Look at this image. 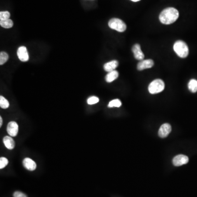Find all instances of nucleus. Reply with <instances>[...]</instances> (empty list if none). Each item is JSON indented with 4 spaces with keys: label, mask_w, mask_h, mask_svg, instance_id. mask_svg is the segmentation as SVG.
Here are the masks:
<instances>
[{
    "label": "nucleus",
    "mask_w": 197,
    "mask_h": 197,
    "mask_svg": "<svg viewBox=\"0 0 197 197\" xmlns=\"http://www.w3.org/2000/svg\"><path fill=\"white\" fill-rule=\"evenodd\" d=\"M179 13L176 8L169 7L163 10L160 15V20L162 23L169 25L174 23L178 19Z\"/></svg>",
    "instance_id": "nucleus-1"
},
{
    "label": "nucleus",
    "mask_w": 197,
    "mask_h": 197,
    "mask_svg": "<svg viewBox=\"0 0 197 197\" xmlns=\"http://www.w3.org/2000/svg\"><path fill=\"white\" fill-rule=\"evenodd\" d=\"M174 51L179 57L185 58L189 54V49L187 44L182 41H177L174 43Z\"/></svg>",
    "instance_id": "nucleus-2"
},
{
    "label": "nucleus",
    "mask_w": 197,
    "mask_h": 197,
    "mask_svg": "<svg viewBox=\"0 0 197 197\" xmlns=\"http://www.w3.org/2000/svg\"><path fill=\"white\" fill-rule=\"evenodd\" d=\"M165 88L164 82L160 79L155 80L148 86V91L151 94H157L162 92Z\"/></svg>",
    "instance_id": "nucleus-3"
},
{
    "label": "nucleus",
    "mask_w": 197,
    "mask_h": 197,
    "mask_svg": "<svg viewBox=\"0 0 197 197\" xmlns=\"http://www.w3.org/2000/svg\"><path fill=\"white\" fill-rule=\"evenodd\" d=\"M108 26L111 28L118 32H124L127 28V25L125 22L118 18L111 19L108 21Z\"/></svg>",
    "instance_id": "nucleus-4"
},
{
    "label": "nucleus",
    "mask_w": 197,
    "mask_h": 197,
    "mask_svg": "<svg viewBox=\"0 0 197 197\" xmlns=\"http://www.w3.org/2000/svg\"><path fill=\"white\" fill-rule=\"evenodd\" d=\"M189 161L187 156L183 155H176L173 158V163L175 166L179 167L184 164H187Z\"/></svg>",
    "instance_id": "nucleus-5"
},
{
    "label": "nucleus",
    "mask_w": 197,
    "mask_h": 197,
    "mask_svg": "<svg viewBox=\"0 0 197 197\" xmlns=\"http://www.w3.org/2000/svg\"><path fill=\"white\" fill-rule=\"evenodd\" d=\"M17 55L19 60L23 62H26L29 59L28 50L24 46L19 47L17 50Z\"/></svg>",
    "instance_id": "nucleus-6"
},
{
    "label": "nucleus",
    "mask_w": 197,
    "mask_h": 197,
    "mask_svg": "<svg viewBox=\"0 0 197 197\" xmlns=\"http://www.w3.org/2000/svg\"><path fill=\"white\" fill-rule=\"evenodd\" d=\"M171 131V127L168 123H165L160 127L158 135L160 138H164L168 136Z\"/></svg>",
    "instance_id": "nucleus-7"
},
{
    "label": "nucleus",
    "mask_w": 197,
    "mask_h": 197,
    "mask_svg": "<svg viewBox=\"0 0 197 197\" xmlns=\"http://www.w3.org/2000/svg\"><path fill=\"white\" fill-rule=\"evenodd\" d=\"M154 65V61L151 59L148 60H143L140 61L137 65V68L139 71H142L146 69L152 68Z\"/></svg>",
    "instance_id": "nucleus-8"
},
{
    "label": "nucleus",
    "mask_w": 197,
    "mask_h": 197,
    "mask_svg": "<svg viewBox=\"0 0 197 197\" xmlns=\"http://www.w3.org/2000/svg\"><path fill=\"white\" fill-rule=\"evenodd\" d=\"M18 125L15 122H10L7 125V131L10 136H15L18 133Z\"/></svg>",
    "instance_id": "nucleus-9"
},
{
    "label": "nucleus",
    "mask_w": 197,
    "mask_h": 197,
    "mask_svg": "<svg viewBox=\"0 0 197 197\" xmlns=\"http://www.w3.org/2000/svg\"><path fill=\"white\" fill-rule=\"evenodd\" d=\"M132 51L134 54V57L135 59L138 60H143L144 59V54L142 52L140 45L139 44H135L132 48Z\"/></svg>",
    "instance_id": "nucleus-10"
},
{
    "label": "nucleus",
    "mask_w": 197,
    "mask_h": 197,
    "mask_svg": "<svg viewBox=\"0 0 197 197\" xmlns=\"http://www.w3.org/2000/svg\"><path fill=\"white\" fill-rule=\"evenodd\" d=\"M23 165L26 169L30 171H33L36 168V164L33 160L26 158L23 160Z\"/></svg>",
    "instance_id": "nucleus-11"
},
{
    "label": "nucleus",
    "mask_w": 197,
    "mask_h": 197,
    "mask_svg": "<svg viewBox=\"0 0 197 197\" xmlns=\"http://www.w3.org/2000/svg\"><path fill=\"white\" fill-rule=\"evenodd\" d=\"M118 66V62L117 60H112L106 63L103 65V68L106 71L110 72L112 71L115 70V69L117 68Z\"/></svg>",
    "instance_id": "nucleus-12"
},
{
    "label": "nucleus",
    "mask_w": 197,
    "mask_h": 197,
    "mask_svg": "<svg viewBox=\"0 0 197 197\" xmlns=\"http://www.w3.org/2000/svg\"><path fill=\"white\" fill-rule=\"evenodd\" d=\"M3 141L6 147L7 148L8 150H12L15 147L14 141L11 136H5L3 138Z\"/></svg>",
    "instance_id": "nucleus-13"
},
{
    "label": "nucleus",
    "mask_w": 197,
    "mask_h": 197,
    "mask_svg": "<svg viewBox=\"0 0 197 197\" xmlns=\"http://www.w3.org/2000/svg\"><path fill=\"white\" fill-rule=\"evenodd\" d=\"M119 75V73L116 70L112 71L108 73V74L106 76V81L108 83H111L113 81L116 80Z\"/></svg>",
    "instance_id": "nucleus-14"
},
{
    "label": "nucleus",
    "mask_w": 197,
    "mask_h": 197,
    "mask_svg": "<svg viewBox=\"0 0 197 197\" xmlns=\"http://www.w3.org/2000/svg\"><path fill=\"white\" fill-rule=\"evenodd\" d=\"M188 89L192 93H196L197 92V81L195 79L190 80L188 83Z\"/></svg>",
    "instance_id": "nucleus-15"
},
{
    "label": "nucleus",
    "mask_w": 197,
    "mask_h": 197,
    "mask_svg": "<svg viewBox=\"0 0 197 197\" xmlns=\"http://www.w3.org/2000/svg\"><path fill=\"white\" fill-rule=\"evenodd\" d=\"M1 26L6 28H11L13 26V22L11 19H6V20H1L0 21Z\"/></svg>",
    "instance_id": "nucleus-16"
},
{
    "label": "nucleus",
    "mask_w": 197,
    "mask_h": 197,
    "mask_svg": "<svg viewBox=\"0 0 197 197\" xmlns=\"http://www.w3.org/2000/svg\"><path fill=\"white\" fill-rule=\"evenodd\" d=\"M10 106L9 102L2 96H0V106L2 108L6 109Z\"/></svg>",
    "instance_id": "nucleus-17"
},
{
    "label": "nucleus",
    "mask_w": 197,
    "mask_h": 197,
    "mask_svg": "<svg viewBox=\"0 0 197 197\" xmlns=\"http://www.w3.org/2000/svg\"><path fill=\"white\" fill-rule=\"evenodd\" d=\"M8 59V55L5 52H1L0 53V65H2L7 62Z\"/></svg>",
    "instance_id": "nucleus-18"
},
{
    "label": "nucleus",
    "mask_w": 197,
    "mask_h": 197,
    "mask_svg": "<svg viewBox=\"0 0 197 197\" xmlns=\"http://www.w3.org/2000/svg\"><path fill=\"white\" fill-rule=\"evenodd\" d=\"M121 105H122V103L119 99H115L109 103L108 107H120Z\"/></svg>",
    "instance_id": "nucleus-19"
},
{
    "label": "nucleus",
    "mask_w": 197,
    "mask_h": 197,
    "mask_svg": "<svg viewBox=\"0 0 197 197\" xmlns=\"http://www.w3.org/2000/svg\"><path fill=\"white\" fill-rule=\"evenodd\" d=\"M98 101H99V98L96 97V96H92V97H90L88 100H87V103H88L89 105H94L95 103H98Z\"/></svg>",
    "instance_id": "nucleus-20"
},
{
    "label": "nucleus",
    "mask_w": 197,
    "mask_h": 197,
    "mask_svg": "<svg viewBox=\"0 0 197 197\" xmlns=\"http://www.w3.org/2000/svg\"><path fill=\"white\" fill-rule=\"evenodd\" d=\"M10 13L8 11H3L0 12V19L1 20H6L10 18Z\"/></svg>",
    "instance_id": "nucleus-21"
},
{
    "label": "nucleus",
    "mask_w": 197,
    "mask_h": 197,
    "mask_svg": "<svg viewBox=\"0 0 197 197\" xmlns=\"http://www.w3.org/2000/svg\"><path fill=\"white\" fill-rule=\"evenodd\" d=\"M8 163V160L6 158L1 157L0 158V169L4 168L6 166H7Z\"/></svg>",
    "instance_id": "nucleus-22"
},
{
    "label": "nucleus",
    "mask_w": 197,
    "mask_h": 197,
    "mask_svg": "<svg viewBox=\"0 0 197 197\" xmlns=\"http://www.w3.org/2000/svg\"><path fill=\"white\" fill-rule=\"evenodd\" d=\"M14 197H27L26 195H25L23 193L19 192V191H16L14 193L13 195Z\"/></svg>",
    "instance_id": "nucleus-23"
},
{
    "label": "nucleus",
    "mask_w": 197,
    "mask_h": 197,
    "mask_svg": "<svg viewBox=\"0 0 197 197\" xmlns=\"http://www.w3.org/2000/svg\"><path fill=\"white\" fill-rule=\"evenodd\" d=\"M3 120L2 118L0 117V127H1L2 125Z\"/></svg>",
    "instance_id": "nucleus-24"
},
{
    "label": "nucleus",
    "mask_w": 197,
    "mask_h": 197,
    "mask_svg": "<svg viewBox=\"0 0 197 197\" xmlns=\"http://www.w3.org/2000/svg\"><path fill=\"white\" fill-rule=\"evenodd\" d=\"M132 1H133V2H138L139 1H140V0H131Z\"/></svg>",
    "instance_id": "nucleus-25"
}]
</instances>
